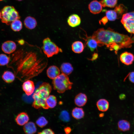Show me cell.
<instances>
[{
	"label": "cell",
	"instance_id": "cell-37",
	"mask_svg": "<svg viewBox=\"0 0 134 134\" xmlns=\"http://www.w3.org/2000/svg\"><path fill=\"white\" fill-rule=\"evenodd\" d=\"M64 131L66 134H69L71 132V130L70 127H66L65 128Z\"/></svg>",
	"mask_w": 134,
	"mask_h": 134
},
{
	"label": "cell",
	"instance_id": "cell-40",
	"mask_svg": "<svg viewBox=\"0 0 134 134\" xmlns=\"http://www.w3.org/2000/svg\"><path fill=\"white\" fill-rule=\"evenodd\" d=\"M17 0L18 1H21L22 0Z\"/></svg>",
	"mask_w": 134,
	"mask_h": 134
},
{
	"label": "cell",
	"instance_id": "cell-38",
	"mask_svg": "<svg viewBox=\"0 0 134 134\" xmlns=\"http://www.w3.org/2000/svg\"><path fill=\"white\" fill-rule=\"evenodd\" d=\"M98 56V54L97 53H94L92 55V58L90 60H94L96 59Z\"/></svg>",
	"mask_w": 134,
	"mask_h": 134
},
{
	"label": "cell",
	"instance_id": "cell-22",
	"mask_svg": "<svg viewBox=\"0 0 134 134\" xmlns=\"http://www.w3.org/2000/svg\"><path fill=\"white\" fill-rule=\"evenodd\" d=\"M72 51L76 53H80L82 52L84 48V46L83 43L79 41L74 42L71 45Z\"/></svg>",
	"mask_w": 134,
	"mask_h": 134
},
{
	"label": "cell",
	"instance_id": "cell-32",
	"mask_svg": "<svg viewBox=\"0 0 134 134\" xmlns=\"http://www.w3.org/2000/svg\"><path fill=\"white\" fill-rule=\"evenodd\" d=\"M130 18L134 19V11L124 14L122 16L121 22L123 24L125 21Z\"/></svg>",
	"mask_w": 134,
	"mask_h": 134
},
{
	"label": "cell",
	"instance_id": "cell-10",
	"mask_svg": "<svg viewBox=\"0 0 134 134\" xmlns=\"http://www.w3.org/2000/svg\"><path fill=\"white\" fill-rule=\"evenodd\" d=\"M22 88L26 94L28 96H30L34 92L35 86L33 81L29 80L23 83L22 85Z\"/></svg>",
	"mask_w": 134,
	"mask_h": 134
},
{
	"label": "cell",
	"instance_id": "cell-42",
	"mask_svg": "<svg viewBox=\"0 0 134 134\" xmlns=\"http://www.w3.org/2000/svg\"></svg>",
	"mask_w": 134,
	"mask_h": 134
},
{
	"label": "cell",
	"instance_id": "cell-35",
	"mask_svg": "<svg viewBox=\"0 0 134 134\" xmlns=\"http://www.w3.org/2000/svg\"><path fill=\"white\" fill-rule=\"evenodd\" d=\"M129 78L130 81L134 83V71L128 74Z\"/></svg>",
	"mask_w": 134,
	"mask_h": 134
},
{
	"label": "cell",
	"instance_id": "cell-9",
	"mask_svg": "<svg viewBox=\"0 0 134 134\" xmlns=\"http://www.w3.org/2000/svg\"><path fill=\"white\" fill-rule=\"evenodd\" d=\"M120 58L122 63L129 65L133 63L134 60V56L132 53L125 52L120 55Z\"/></svg>",
	"mask_w": 134,
	"mask_h": 134
},
{
	"label": "cell",
	"instance_id": "cell-34",
	"mask_svg": "<svg viewBox=\"0 0 134 134\" xmlns=\"http://www.w3.org/2000/svg\"><path fill=\"white\" fill-rule=\"evenodd\" d=\"M38 134H55L54 132L49 128L45 129L41 132L38 133Z\"/></svg>",
	"mask_w": 134,
	"mask_h": 134
},
{
	"label": "cell",
	"instance_id": "cell-21",
	"mask_svg": "<svg viewBox=\"0 0 134 134\" xmlns=\"http://www.w3.org/2000/svg\"><path fill=\"white\" fill-rule=\"evenodd\" d=\"M62 73L67 75L70 74L73 70L71 65L68 63H64L61 65L60 68Z\"/></svg>",
	"mask_w": 134,
	"mask_h": 134
},
{
	"label": "cell",
	"instance_id": "cell-12",
	"mask_svg": "<svg viewBox=\"0 0 134 134\" xmlns=\"http://www.w3.org/2000/svg\"><path fill=\"white\" fill-rule=\"evenodd\" d=\"M87 98L86 95L82 93H80L75 97L74 101L75 104L79 107L84 106L86 103Z\"/></svg>",
	"mask_w": 134,
	"mask_h": 134
},
{
	"label": "cell",
	"instance_id": "cell-41",
	"mask_svg": "<svg viewBox=\"0 0 134 134\" xmlns=\"http://www.w3.org/2000/svg\"><path fill=\"white\" fill-rule=\"evenodd\" d=\"M2 0H0V1H2Z\"/></svg>",
	"mask_w": 134,
	"mask_h": 134
},
{
	"label": "cell",
	"instance_id": "cell-30",
	"mask_svg": "<svg viewBox=\"0 0 134 134\" xmlns=\"http://www.w3.org/2000/svg\"><path fill=\"white\" fill-rule=\"evenodd\" d=\"M48 121L43 116L39 117L36 120V123L39 127L42 128L45 126L48 123Z\"/></svg>",
	"mask_w": 134,
	"mask_h": 134
},
{
	"label": "cell",
	"instance_id": "cell-1",
	"mask_svg": "<svg viewBox=\"0 0 134 134\" xmlns=\"http://www.w3.org/2000/svg\"><path fill=\"white\" fill-rule=\"evenodd\" d=\"M12 55V64L16 67V76L25 81L37 76L46 67L48 61L39 47L25 41Z\"/></svg>",
	"mask_w": 134,
	"mask_h": 134
},
{
	"label": "cell",
	"instance_id": "cell-19",
	"mask_svg": "<svg viewBox=\"0 0 134 134\" xmlns=\"http://www.w3.org/2000/svg\"><path fill=\"white\" fill-rule=\"evenodd\" d=\"M123 24L128 32L134 34V19H129L125 21Z\"/></svg>",
	"mask_w": 134,
	"mask_h": 134
},
{
	"label": "cell",
	"instance_id": "cell-33",
	"mask_svg": "<svg viewBox=\"0 0 134 134\" xmlns=\"http://www.w3.org/2000/svg\"><path fill=\"white\" fill-rule=\"evenodd\" d=\"M59 118L61 120L65 122H68L70 120L69 114L65 110L61 112Z\"/></svg>",
	"mask_w": 134,
	"mask_h": 134
},
{
	"label": "cell",
	"instance_id": "cell-26",
	"mask_svg": "<svg viewBox=\"0 0 134 134\" xmlns=\"http://www.w3.org/2000/svg\"><path fill=\"white\" fill-rule=\"evenodd\" d=\"M11 27L12 29L14 31H19L22 29V23L19 19L15 20L11 23Z\"/></svg>",
	"mask_w": 134,
	"mask_h": 134
},
{
	"label": "cell",
	"instance_id": "cell-5",
	"mask_svg": "<svg viewBox=\"0 0 134 134\" xmlns=\"http://www.w3.org/2000/svg\"><path fill=\"white\" fill-rule=\"evenodd\" d=\"M1 12L2 22L7 25H10L12 22L20 18L18 12L13 6H5L1 9Z\"/></svg>",
	"mask_w": 134,
	"mask_h": 134
},
{
	"label": "cell",
	"instance_id": "cell-31",
	"mask_svg": "<svg viewBox=\"0 0 134 134\" xmlns=\"http://www.w3.org/2000/svg\"><path fill=\"white\" fill-rule=\"evenodd\" d=\"M10 58L4 54H0V65L1 66L6 65L9 63Z\"/></svg>",
	"mask_w": 134,
	"mask_h": 134
},
{
	"label": "cell",
	"instance_id": "cell-13",
	"mask_svg": "<svg viewBox=\"0 0 134 134\" xmlns=\"http://www.w3.org/2000/svg\"><path fill=\"white\" fill-rule=\"evenodd\" d=\"M17 123L20 126L24 125L29 120V118L27 113L22 112L19 113L15 118Z\"/></svg>",
	"mask_w": 134,
	"mask_h": 134
},
{
	"label": "cell",
	"instance_id": "cell-4",
	"mask_svg": "<svg viewBox=\"0 0 134 134\" xmlns=\"http://www.w3.org/2000/svg\"><path fill=\"white\" fill-rule=\"evenodd\" d=\"M54 89L59 93H63L66 91L70 90L73 83L71 82L68 76L62 73L52 82Z\"/></svg>",
	"mask_w": 134,
	"mask_h": 134
},
{
	"label": "cell",
	"instance_id": "cell-11",
	"mask_svg": "<svg viewBox=\"0 0 134 134\" xmlns=\"http://www.w3.org/2000/svg\"><path fill=\"white\" fill-rule=\"evenodd\" d=\"M48 77L50 79H54L60 74V71L57 66L53 65L49 67L47 70Z\"/></svg>",
	"mask_w": 134,
	"mask_h": 134
},
{
	"label": "cell",
	"instance_id": "cell-6",
	"mask_svg": "<svg viewBox=\"0 0 134 134\" xmlns=\"http://www.w3.org/2000/svg\"><path fill=\"white\" fill-rule=\"evenodd\" d=\"M43 52L47 57H51L57 54L61 50L49 37L44 39L42 48Z\"/></svg>",
	"mask_w": 134,
	"mask_h": 134
},
{
	"label": "cell",
	"instance_id": "cell-15",
	"mask_svg": "<svg viewBox=\"0 0 134 134\" xmlns=\"http://www.w3.org/2000/svg\"><path fill=\"white\" fill-rule=\"evenodd\" d=\"M23 130L26 134H34L36 132L37 128L34 123L28 122L23 127Z\"/></svg>",
	"mask_w": 134,
	"mask_h": 134
},
{
	"label": "cell",
	"instance_id": "cell-39",
	"mask_svg": "<svg viewBox=\"0 0 134 134\" xmlns=\"http://www.w3.org/2000/svg\"><path fill=\"white\" fill-rule=\"evenodd\" d=\"M1 11H0V19L1 18Z\"/></svg>",
	"mask_w": 134,
	"mask_h": 134
},
{
	"label": "cell",
	"instance_id": "cell-7",
	"mask_svg": "<svg viewBox=\"0 0 134 134\" xmlns=\"http://www.w3.org/2000/svg\"><path fill=\"white\" fill-rule=\"evenodd\" d=\"M16 45L14 41L8 40L4 42L2 44L1 49L5 53L10 54L14 52L16 49Z\"/></svg>",
	"mask_w": 134,
	"mask_h": 134
},
{
	"label": "cell",
	"instance_id": "cell-18",
	"mask_svg": "<svg viewBox=\"0 0 134 134\" xmlns=\"http://www.w3.org/2000/svg\"><path fill=\"white\" fill-rule=\"evenodd\" d=\"M97 106L98 109L102 112H105L108 109L109 104L108 101L104 99H101L97 101Z\"/></svg>",
	"mask_w": 134,
	"mask_h": 134
},
{
	"label": "cell",
	"instance_id": "cell-28",
	"mask_svg": "<svg viewBox=\"0 0 134 134\" xmlns=\"http://www.w3.org/2000/svg\"><path fill=\"white\" fill-rule=\"evenodd\" d=\"M105 14L106 16L110 21H114L119 18L118 14L114 10H107L106 11Z\"/></svg>",
	"mask_w": 134,
	"mask_h": 134
},
{
	"label": "cell",
	"instance_id": "cell-29",
	"mask_svg": "<svg viewBox=\"0 0 134 134\" xmlns=\"http://www.w3.org/2000/svg\"><path fill=\"white\" fill-rule=\"evenodd\" d=\"M114 10L116 12L119 17L121 16L127 11V8L123 4L116 6Z\"/></svg>",
	"mask_w": 134,
	"mask_h": 134
},
{
	"label": "cell",
	"instance_id": "cell-23",
	"mask_svg": "<svg viewBox=\"0 0 134 134\" xmlns=\"http://www.w3.org/2000/svg\"><path fill=\"white\" fill-rule=\"evenodd\" d=\"M14 74L11 72L6 71H4L2 75V78L5 82L8 83L13 82L15 79Z\"/></svg>",
	"mask_w": 134,
	"mask_h": 134
},
{
	"label": "cell",
	"instance_id": "cell-20",
	"mask_svg": "<svg viewBox=\"0 0 134 134\" xmlns=\"http://www.w3.org/2000/svg\"><path fill=\"white\" fill-rule=\"evenodd\" d=\"M71 114L72 117L76 119H81L84 116V112L83 109L79 107H76L73 108Z\"/></svg>",
	"mask_w": 134,
	"mask_h": 134
},
{
	"label": "cell",
	"instance_id": "cell-16",
	"mask_svg": "<svg viewBox=\"0 0 134 134\" xmlns=\"http://www.w3.org/2000/svg\"><path fill=\"white\" fill-rule=\"evenodd\" d=\"M25 26L27 28L32 30L36 27L37 22L36 19L33 17L28 16L26 17L24 21Z\"/></svg>",
	"mask_w": 134,
	"mask_h": 134
},
{
	"label": "cell",
	"instance_id": "cell-8",
	"mask_svg": "<svg viewBox=\"0 0 134 134\" xmlns=\"http://www.w3.org/2000/svg\"><path fill=\"white\" fill-rule=\"evenodd\" d=\"M102 7L100 2L97 0L92 1L88 5L90 11L94 14L100 13L102 10Z\"/></svg>",
	"mask_w": 134,
	"mask_h": 134
},
{
	"label": "cell",
	"instance_id": "cell-2",
	"mask_svg": "<svg viewBox=\"0 0 134 134\" xmlns=\"http://www.w3.org/2000/svg\"><path fill=\"white\" fill-rule=\"evenodd\" d=\"M92 37L97 41L98 46L105 45L116 54L122 48H130L134 43V37L130 36L115 32L110 28L107 29H99L93 33Z\"/></svg>",
	"mask_w": 134,
	"mask_h": 134
},
{
	"label": "cell",
	"instance_id": "cell-36",
	"mask_svg": "<svg viewBox=\"0 0 134 134\" xmlns=\"http://www.w3.org/2000/svg\"><path fill=\"white\" fill-rule=\"evenodd\" d=\"M108 21V19L106 16L103 17L99 21V22L100 24L102 23L103 25H105L107 23Z\"/></svg>",
	"mask_w": 134,
	"mask_h": 134
},
{
	"label": "cell",
	"instance_id": "cell-25",
	"mask_svg": "<svg viewBox=\"0 0 134 134\" xmlns=\"http://www.w3.org/2000/svg\"><path fill=\"white\" fill-rule=\"evenodd\" d=\"M46 103L49 108H54L57 103L56 97L53 95H49L46 100Z\"/></svg>",
	"mask_w": 134,
	"mask_h": 134
},
{
	"label": "cell",
	"instance_id": "cell-17",
	"mask_svg": "<svg viewBox=\"0 0 134 134\" xmlns=\"http://www.w3.org/2000/svg\"><path fill=\"white\" fill-rule=\"evenodd\" d=\"M86 36V39H84L85 41V46L87 45L91 51H93L98 46V43L92 36H88L87 35Z\"/></svg>",
	"mask_w": 134,
	"mask_h": 134
},
{
	"label": "cell",
	"instance_id": "cell-27",
	"mask_svg": "<svg viewBox=\"0 0 134 134\" xmlns=\"http://www.w3.org/2000/svg\"><path fill=\"white\" fill-rule=\"evenodd\" d=\"M118 0H101L100 2L102 7L113 8L116 5Z\"/></svg>",
	"mask_w": 134,
	"mask_h": 134
},
{
	"label": "cell",
	"instance_id": "cell-14",
	"mask_svg": "<svg viewBox=\"0 0 134 134\" xmlns=\"http://www.w3.org/2000/svg\"><path fill=\"white\" fill-rule=\"evenodd\" d=\"M81 20L79 16L77 14H73L68 18L67 22L69 26L74 27L79 25L80 24Z\"/></svg>",
	"mask_w": 134,
	"mask_h": 134
},
{
	"label": "cell",
	"instance_id": "cell-3",
	"mask_svg": "<svg viewBox=\"0 0 134 134\" xmlns=\"http://www.w3.org/2000/svg\"><path fill=\"white\" fill-rule=\"evenodd\" d=\"M52 90V87L47 82L42 83L35 90L33 95L34 99L32 106L38 109L42 108L44 109L49 108L46 103V100Z\"/></svg>",
	"mask_w": 134,
	"mask_h": 134
},
{
	"label": "cell",
	"instance_id": "cell-24",
	"mask_svg": "<svg viewBox=\"0 0 134 134\" xmlns=\"http://www.w3.org/2000/svg\"><path fill=\"white\" fill-rule=\"evenodd\" d=\"M118 129L120 131L123 132L129 130L130 125L129 122L126 120H121L118 124Z\"/></svg>",
	"mask_w": 134,
	"mask_h": 134
}]
</instances>
